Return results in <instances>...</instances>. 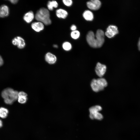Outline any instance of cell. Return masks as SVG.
<instances>
[{
    "label": "cell",
    "instance_id": "cell-1",
    "mask_svg": "<svg viewBox=\"0 0 140 140\" xmlns=\"http://www.w3.org/2000/svg\"><path fill=\"white\" fill-rule=\"evenodd\" d=\"M105 33L101 30H98L95 35L92 31H89L86 36V40L91 47L99 48L101 47L104 41Z\"/></svg>",
    "mask_w": 140,
    "mask_h": 140
},
{
    "label": "cell",
    "instance_id": "cell-2",
    "mask_svg": "<svg viewBox=\"0 0 140 140\" xmlns=\"http://www.w3.org/2000/svg\"><path fill=\"white\" fill-rule=\"evenodd\" d=\"M18 92L10 88L4 89L1 93V96L4 99L5 103L8 104H11L18 100Z\"/></svg>",
    "mask_w": 140,
    "mask_h": 140
},
{
    "label": "cell",
    "instance_id": "cell-3",
    "mask_svg": "<svg viewBox=\"0 0 140 140\" xmlns=\"http://www.w3.org/2000/svg\"><path fill=\"white\" fill-rule=\"evenodd\" d=\"M35 17L38 21L46 25H50L52 23L48 10L45 8H41L38 10L35 14Z\"/></svg>",
    "mask_w": 140,
    "mask_h": 140
},
{
    "label": "cell",
    "instance_id": "cell-4",
    "mask_svg": "<svg viewBox=\"0 0 140 140\" xmlns=\"http://www.w3.org/2000/svg\"><path fill=\"white\" fill-rule=\"evenodd\" d=\"M90 85L92 90L95 92H97L103 89L107 86V83L105 79L100 78L93 79Z\"/></svg>",
    "mask_w": 140,
    "mask_h": 140
},
{
    "label": "cell",
    "instance_id": "cell-5",
    "mask_svg": "<svg viewBox=\"0 0 140 140\" xmlns=\"http://www.w3.org/2000/svg\"><path fill=\"white\" fill-rule=\"evenodd\" d=\"M118 33L117 26L115 25H109L107 28L105 32V35L108 38H111L114 37Z\"/></svg>",
    "mask_w": 140,
    "mask_h": 140
},
{
    "label": "cell",
    "instance_id": "cell-6",
    "mask_svg": "<svg viewBox=\"0 0 140 140\" xmlns=\"http://www.w3.org/2000/svg\"><path fill=\"white\" fill-rule=\"evenodd\" d=\"M12 44L16 46L19 49L24 48L25 46V43L24 40L20 36H17L15 37L12 40Z\"/></svg>",
    "mask_w": 140,
    "mask_h": 140
},
{
    "label": "cell",
    "instance_id": "cell-7",
    "mask_svg": "<svg viewBox=\"0 0 140 140\" xmlns=\"http://www.w3.org/2000/svg\"><path fill=\"white\" fill-rule=\"evenodd\" d=\"M101 5V2L99 0H92L87 2V7L93 10H98L100 7Z\"/></svg>",
    "mask_w": 140,
    "mask_h": 140
},
{
    "label": "cell",
    "instance_id": "cell-8",
    "mask_svg": "<svg viewBox=\"0 0 140 140\" xmlns=\"http://www.w3.org/2000/svg\"><path fill=\"white\" fill-rule=\"evenodd\" d=\"M106 70V67L104 65L98 62L95 68V71L96 74L102 77L105 74Z\"/></svg>",
    "mask_w": 140,
    "mask_h": 140
},
{
    "label": "cell",
    "instance_id": "cell-9",
    "mask_svg": "<svg viewBox=\"0 0 140 140\" xmlns=\"http://www.w3.org/2000/svg\"><path fill=\"white\" fill-rule=\"evenodd\" d=\"M31 26L33 30L37 32L42 31L44 28V24L39 21L32 23L31 24Z\"/></svg>",
    "mask_w": 140,
    "mask_h": 140
},
{
    "label": "cell",
    "instance_id": "cell-10",
    "mask_svg": "<svg viewBox=\"0 0 140 140\" xmlns=\"http://www.w3.org/2000/svg\"><path fill=\"white\" fill-rule=\"evenodd\" d=\"M45 59L48 64H53L56 62L57 58L54 55L51 53L48 52L45 55Z\"/></svg>",
    "mask_w": 140,
    "mask_h": 140
},
{
    "label": "cell",
    "instance_id": "cell-11",
    "mask_svg": "<svg viewBox=\"0 0 140 140\" xmlns=\"http://www.w3.org/2000/svg\"><path fill=\"white\" fill-rule=\"evenodd\" d=\"M9 13V9L7 5H3L0 6V17L4 18L7 17Z\"/></svg>",
    "mask_w": 140,
    "mask_h": 140
},
{
    "label": "cell",
    "instance_id": "cell-12",
    "mask_svg": "<svg viewBox=\"0 0 140 140\" xmlns=\"http://www.w3.org/2000/svg\"><path fill=\"white\" fill-rule=\"evenodd\" d=\"M35 17L33 12L30 11L25 13L23 17L24 20L27 23H31Z\"/></svg>",
    "mask_w": 140,
    "mask_h": 140
},
{
    "label": "cell",
    "instance_id": "cell-13",
    "mask_svg": "<svg viewBox=\"0 0 140 140\" xmlns=\"http://www.w3.org/2000/svg\"><path fill=\"white\" fill-rule=\"evenodd\" d=\"M56 15L59 18L65 19L68 16V13L66 10L62 9H59L56 10Z\"/></svg>",
    "mask_w": 140,
    "mask_h": 140
},
{
    "label": "cell",
    "instance_id": "cell-14",
    "mask_svg": "<svg viewBox=\"0 0 140 140\" xmlns=\"http://www.w3.org/2000/svg\"><path fill=\"white\" fill-rule=\"evenodd\" d=\"M84 18L87 21H91L94 18V15L93 13L90 11L87 10L84 11L83 14Z\"/></svg>",
    "mask_w": 140,
    "mask_h": 140
},
{
    "label": "cell",
    "instance_id": "cell-15",
    "mask_svg": "<svg viewBox=\"0 0 140 140\" xmlns=\"http://www.w3.org/2000/svg\"><path fill=\"white\" fill-rule=\"evenodd\" d=\"M58 6V2L55 1H49L48 2L47 6L48 10H52L54 8H56Z\"/></svg>",
    "mask_w": 140,
    "mask_h": 140
},
{
    "label": "cell",
    "instance_id": "cell-16",
    "mask_svg": "<svg viewBox=\"0 0 140 140\" xmlns=\"http://www.w3.org/2000/svg\"><path fill=\"white\" fill-rule=\"evenodd\" d=\"M90 118L92 119H96L99 120H101L103 118L102 115L99 112H96L92 114H89Z\"/></svg>",
    "mask_w": 140,
    "mask_h": 140
},
{
    "label": "cell",
    "instance_id": "cell-17",
    "mask_svg": "<svg viewBox=\"0 0 140 140\" xmlns=\"http://www.w3.org/2000/svg\"><path fill=\"white\" fill-rule=\"evenodd\" d=\"M9 113L8 110L4 107H0V117L2 118H6Z\"/></svg>",
    "mask_w": 140,
    "mask_h": 140
},
{
    "label": "cell",
    "instance_id": "cell-18",
    "mask_svg": "<svg viewBox=\"0 0 140 140\" xmlns=\"http://www.w3.org/2000/svg\"><path fill=\"white\" fill-rule=\"evenodd\" d=\"M102 109V107L99 105H96L90 107L89 109L90 114L99 112Z\"/></svg>",
    "mask_w": 140,
    "mask_h": 140
},
{
    "label": "cell",
    "instance_id": "cell-19",
    "mask_svg": "<svg viewBox=\"0 0 140 140\" xmlns=\"http://www.w3.org/2000/svg\"><path fill=\"white\" fill-rule=\"evenodd\" d=\"M63 48L66 51L70 50L72 48L71 44L69 42L66 41L64 42L62 44Z\"/></svg>",
    "mask_w": 140,
    "mask_h": 140
},
{
    "label": "cell",
    "instance_id": "cell-20",
    "mask_svg": "<svg viewBox=\"0 0 140 140\" xmlns=\"http://www.w3.org/2000/svg\"><path fill=\"white\" fill-rule=\"evenodd\" d=\"M80 32L78 30H76L72 31L71 33V37L73 39H76L79 38L80 36Z\"/></svg>",
    "mask_w": 140,
    "mask_h": 140
},
{
    "label": "cell",
    "instance_id": "cell-21",
    "mask_svg": "<svg viewBox=\"0 0 140 140\" xmlns=\"http://www.w3.org/2000/svg\"><path fill=\"white\" fill-rule=\"evenodd\" d=\"M27 98L26 97L23 96L18 97V102L21 104L25 103L27 102Z\"/></svg>",
    "mask_w": 140,
    "mask_h": 140
},
{
    "label": "cell",
    "instance_id": "cell-22",
    "mask_svg": "<svg viewBox=\"0 0 140 140\" xmlns=\"http://www.w3.org/2000/svg\"><path fill=\"white\" fill-rule=\"evenodd\" d=\"M63 3L67 6H71L73 3L72 1L71 0H63Z\"/></svg>",
    "mask_w": 140,
    "mask_h": 140
},
{
    "label": "cell",
    "instance_id": "cell-23",
    "mask_svg": "<svg viewBox=\"0 0 140 140\" xmlns=\"http://www.w3.org/2000/svg\"><path fill=\"white\" fill-rule=\"evenodd\" d=\"M27 96V94L23 91L20 92L18 93V97L20 96H23L26 97Z\"/></svg>",
    "mask_w": 140,
    "mask_h": 140
},
{
    "label": "cell",
    "instance_id": "cell-24",
    "mask_svg": "<svg viewBox=\"0 0 140 140\" xmlns=\"http://www.w3.org/2000/svg\"><path fill=\"white\" fill-rule=\"evenodd\" d=\"M72 31L76 30V27L74 25H72L70 27Z\"/></svg>",
    "mask_w": 140,
    "mask_h": 140
},
{
    "label": "cell",
    "instance_id": "cell-25",
    "mask_svg": "<svg viewBox=\"0 0 140 140\" xmlns=\"http://www.w3.org/2000/svg\"><path fill=\"white\" fill-rule=\"evenodd\" d=\"M3 60L2 57L0 55V67L3 65Z\"/></svg>",
    "mask_w": 140,
    "mask_h": 140
},
{
    "label": "cell",
    "instance_id": "cell-26",
    "mask_svg": "<svg viewBox=\"0 0 140 140\" xmlns=\"http://www.w3.org/2000/svg\"><path fill=\"white\" fill-rule=\"evenodd\" d=\"M18 1L17 0H11L10 1L12 3L14 4L17 3Z\"/></svg>",
    "mask_w": 140,
    "mask_h": 140
},
{
    "label": "cell",
    "instance_id": "cell-27",
    "mask_svg": "<svg viewBox=\"0 0 140 140\" xmlns=\"http://www.w3.org/2000/svg\"><path fill=\"white\" fill-rule=\"evenodd\" d=\"M138 49L140 51V38L138 41Z\"/></svg>",
    "mask_w": 140,
    "mask_h": 140
},
{
    "label": "cell",
    "instance_id": "cell-28",
    "mask_svg": "<svg viewBox=\"0 0 140 140\" xmlns=\"http://www.w3.org/2000/svg\"><path fill=\"white\" fill-rule=\"evenodd\" d=\"M3 125V123L2 120L0 119V128H1Z\"/></svg>",
    "mask_w": 140,
    "mask_h": 140
},
{
    "label": "cell",
    "instance_id": "cell-29",
    "mask_svg": "<svg viewBox=\"0 0 140 140\" xmlns=\"http://www.w3.org/2000/svg\"><path fill=\"white\" fill-rule=\"evenodd\" d=\"M53 46L54 47L57 48L58 47V46L57 45H53Z\"/></svg>",
    "mask_w": 140,
    "mask_h": 140
}]
</instances>
